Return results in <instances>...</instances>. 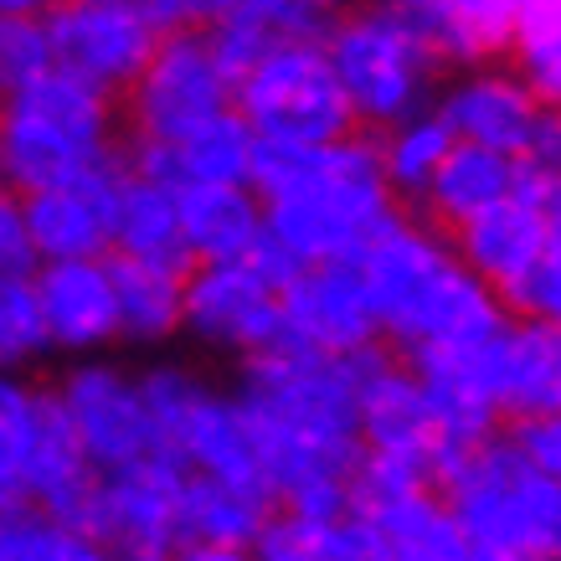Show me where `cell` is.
Instances as JSON below:
<instances>
[{"mask_svg": "<svg viewBox=\"0 0 561 561\" xmlns=\"http://www.w3.org/2000/svg\"><path fill=\"white\" fill-rule=\"evenodd\" d=\"M324 57L341 78V93L351 103L356 124H381L387 129V124L408 119L412 108H423L433 57L387 5L351 11V16L341 11V21L324 36Z\"/></svg>", "mask_w": 561, "mask_h": 561, "instance_id": "7", "label": "cell"}, {"mask_svg": "<svg viewBox=\"0 0 561 561\" xmlns=\"http://www.w3.org/2000/svg\"><path fill=\"white\" fill-rule=\"evenodd\" d=\"M99 546L51 511L16 500L0 505V561H93Z\"/></svg>", "mask_w": 561, "mask_h": 561, "instance_id": "32", "label": "cell"}, {"mask_svg": "<svg viewBox=\"0 0 561 561\" xmlns=\"http://www.w3.org/2000/svg\"><path fill=\"white\" fill-rule=\"evenodd\" d=\"M520 160H526L530 171L561 175V108H541V119H536V129H530Z\"/></svg>", "mask_w": 561, "mask_h": 561, "instance_id": "39", "label": "cell"}, {"mask_svg": "<svg viewBox=\"0 0 561 561\" xmlns=\"http://www.w3.org/2000/svg\"><path fill=\"white\" fill-rule=\"evenodd\" d=\"M541 253H551L561 263V186L546 196V248Z\"/></svg>", "mask_w": 561, "mask_h": 561, "instance_id": "40", "label": "cell"}, {"mask_svg": "<svg viewBox=\"0 0 561 561\" xmlns=\"http://www.w3.org/2000/svg\"><path fill=\"white\" fill-rule=\"evenodd\" d=\"M515 181H520V154L490 150V145H474V139H454L448 154L438 160L433 181H427L423 206L433 211V221L459 227L490 202L511 196Z\"/></svg>", "mask_w": 561, "mask_h": 561, "instance_id": "25", "label": "cell"}, {"mask_svg": "<svg viewBox=\"0 0 561 561\" xmlns=\"http://www.w3.org/2000/svg\"><path fill=\"white\" fill-rule=\"evenodd\" d=\"M124 181V154H108L103 165L68 181H51L21 196L26 227L42 257H103L114 248V202Z\"/></svg>", "mask_w": 561, "mask_h": 561, "instance_id": "14", "label": "cell"}, {"mask_svg": "<svg viewBox=\"0 0 561 561\" xmlns=\"http://www.w3.org/2000/svg\"><path fill=\"white\" fill-rule=\"evenodd\" d=\"M42 397L32 381H21L16 366H0V505H16L26 500V443H32L36 412Z\"/></svg>", "mask_w": 561, "mask_h": 561, "instance_id": "33", "label": "cell"}, {"mask_svg": "<svg viewBox=\"0 0 561 561\" xmlns=\"http://www.w3.org/2000/svg\"><path fill=\"white\" fill-rule=\"evenodd\" d=\"M257 135L248 129L238 108L227 103L202 124L181 129L175 139H135L124 165L139 175H154L165 186H196V181H248L253 175Z\"/></svg>", "mask_w": 561, "mask_h": 561, "instance_id": "17", "label": "cell"}, {"mask_svg": "<svg viewBox=\"0 0 561 561\" xmlns=\"http://www.w3.org/2000/svg\"><path fill=\"white\" fill-rule=\"evenodd\" d=\"M366 520L381 536L387 561H469L463 530L438 484H417V490L397 494L387 505H376Z\"/></svg>", "mask_w": 561, "mask_h": 561, "instance_id": "26", "label": "cell"}, {"mask_svg": "<svg viewBox=\"0 0 561 561\" xmlns=\"http://www.w3.org/2000/svg\"><path fill=\"white\" fill-rule=\"evenodd\" d=\"M124 93L139 139H175L181 129L232 103V72L221 68L206 26H181L154 36V51Z\"/></svg>", "mask_w": 561, "mask_h": 561, "instance_id": "8", "label": "cell"}, {"mask_svg": "<svg viewBox=\"0 0 561 561\" xmlns=\"http://www.w3.org/2000/svg\"><path fill=\"white\" fill-rule=\"evenodd\" d=\"M232 108L268 145H330L356 129V114L324 57V42L263 51L253 68L238 72Z\"/></svg>", "mask_w": 561, "mask_h": 561, "instance_id": "6", "label": "cell"}, {"mask_svg": "<svg viewBox=\"0 0 561 561\" xmlns=\"http://www.w3.org/2000/svg\"><path fill=\"white\" fill-rule=\"evenodd\" d=\"M36 309L47 345L57 351H99L119 335V305H114V273L103 257H42L32 268Z\"/></svg>", "mask_w": 561, "mask_h": 561, "instance_id": "16", "label": "cell"}, {"mask_svg": "<svg viewBox=\"0 0 561 561\" xmlns=\"http://www.w3.org/2000/svg\"><path fill=\"white\" fill-rule=\"evenodd\" d=\"M114 273V305H119V335L129 341H165L181 330L186 309V268L154 263V257L108 253Z\"/></svg>", "mask_w": 561, "mask_h": 561, "instance_id": "28", "label": "cell"}, {"mask_svg": "<svg viewBox=\"0 0 561 561\" xmlns=\"http://www.w3.org/2000/svg\"><path fill=\"white\" fill-rule=\"evenodd\" d=\"M341 21V0H238L221 21L206 26L221 68L238 83L242 68H253L263 51L294 47V42H324Z\"/></svg>", "mask_w": 561, "mask_h": 561, "instance_id": "19", "label": "cell"}, {"mask_svg": "<svg viewBox=\"0 0 561 561\" xmlns=\"http://www.w3.org/2000/svg\"><path fill=\"white\" fill-rule=\"evenodd\" d=\"M541 248H546V206L536 202V196H526L520 186L454 227V253H459L494 294L511 289L515 278L541 257Z\"/></svg>", "mask_w": 561, "mask_h": 561, "instance_id": "18", "label": "cell"}, {"mask_svg": "<svg viewBox=\"0 0 561 561\" xmlns=\"http://www.w3.org/2000/svg\"><path fill=\"white\" fill-rule=\"evenodd\" d=\"M232 5H238V0H196V21H202V26H211V21H221Z\"/></svg>", "mask_w": 561, "mask_h": 561, "instance_id": "41", "label": "cell"}, {"mask_svg": "<svg viewBox=\"0 0 561 561\" xmlns=\"http://www.w3.org/2000/svg\"><path fill=\"white\" fill-rule=\"evenodd\" d=\"M433 62H474L511 42L526 0H381Z\"/></svg>", "mask_w": 561, "mask_h": 561, "instance_id": "20", "label": "cell"}, {"mask_svg": "<svg viewBox=\"0 0 561 561\" xmlns=\"http://www.w3.org/2000/svg\"><path fill=\"white\" fill-rule=\"evenodd\" d=\"M47 351L32 273H0V366H26Z\"/></svg>", "mask_w": 561, "mask_h": 561, "instance_id": "34", "label": "cell"}, {"mask_svg": "<svg viewBox=\"0 0 561 561\" xmlns=\"http://www.w3.org/2000/svg\"><path fill=\"white\" fill-rule=\"evenodd\" d=\"M175 206H181V238H186L191 263L248 257L263 238V202L248 181L175 186Z\"/></svg>", "mask_w": 561, "mask_h": 561, "instance_id": "23", "label": "cell"}, {"mask_svg": "<svg viewBox=\"0 0 561 561\" xmlns=\"http://www.w3.org/2000/svg\"><path fill=\"white\" fill-rule=\"evenodd\" d=\"M515 443H520V454H526L541 474L561 479V408L557 412H530V417H520V427L511 433Z\"/></svg>", "mask_w": 561, "mask_h": 561, "instance_id": "38", "label": "cell"}, {"mask_svg": "<svg viewBox=\"0 0 561 561\" xmlns=\"http://www.w3.org/2000/svg\"><path fill=\"white\" fill-rule=\"evenodd\" d=\"M257 557L268 561H387L381 536L366 515H294V511H268L253 541Z\"/></svg>", "mask_w": 561, "mask_h": 561, "instance_id": "24", "label": "cell"}, {"mask_svg": "<svg viewBox=\"0 0 561 561\" xmlns=\"http://www.w3.org/2000/svg\"><path fill=\"white\" fill-rule=\"evenodd\" d=\"M505 47H515V78L546 108H561V0H526Z\"/></svg>", "mask_w": 561, "mask_h": 561, "instance_id": "31", "label": "cell"}, {"mask_svg": "<svg viewBox=\"0 0 561 561\" xmlns=\"http://www.w3.org/2000/svg\"><path fill=\"white\" fill-rule=\"evenodd\" d=\"M546 103L530 93L515 72H474L443 93V124L454 129V139H474L490 150L520 154L530 129L541 119Z\"/></svg>", "mask_w": 561, "mask_h": 561, "instance_id": "22", "label": "cell"}, {"mask_svg": "<svg viewBox=\"0 0 561 561\" xmlns=\"http://www.w3.org/2000/svg\"><path fill=\"white\" fill-rule=\"evenodd\" d=\"M454 145V129L443 124V114H423L412 108L408 119L387 124V139H376V154H381V175L397 202H423L427 181L438 171V160Z\"/></svg>", "mask_w": 561, "mask_h": 561, "instance_id": "30", "label": "cell"}, {"mask_svg": "<svg viewBox=\"0 0 561 561\" xmlns=\"http://www.w3.org/2000/svg\"><path fill=\"white\" fill-rule=\"evenodd\" d=\"M278 320L289 345L330 351V356L376 345L381 335L356 263H299L278 284Z\"/></svg>", "mask_w": 561, "mask_h": 561, "instance_id": "13", "label": "cell"}, {"mask_svg": "<svg viewBox=\"0 0 561 561\" xmlns=\"http://www.w3.org/2000/svg\"><path fill=\"white\" fill-rule=\"evenodd\" d=\"M381 345L345 356L278 341L248 356L238 408L253 427L257 459L268 469L273 511L345 515L351 469L360 459V376Z\"/></svg>", "mask_w": 561, "mask_h": 561, "instance_id": "1", "label": "cell"}, {"mask_svg": "<svg viewBox=\"0 0 561 561\" xmlns=\"http://www.w3.org/2000/svg\"><path fill=\"white\" fill-rule=\"evenodd\" d=\"M561 408V324L520 320L511 324V356H505V412L530 417V412Z\"/></svg>", "mask_w": 561, "mask_h": 561, "instance_id": "29", "label": "cell"}, {"mask_svg": "<svg viewBox=\"0 0 561 561\" xmlns=\"http://www.w3.org/2000/svg\"><path fill=\"white\" fill-rule=\"evenodd\" d=\"M36 268V242L26 227V206L21 191L0 186V273H32Z\"/></svg>", "mask_w": 561, "mask_h": 561, "instance_id": "37", "label": "cell"}, {"mask_svg": "<svg viewBox=\"0 0 561 561\" xmlns=\"http://www.w3.org/2000/svg\"><path fill=\"white\" fill-rule=\"evenodd\" d=\"M51 62V36L42 16H16V11H0V99L26 88L32 78H42Z\"/></svg>", "mask_w": 561, "mask_h": 561, "instance_id": "35", "label": "cell"}, {"mask_svg": "<svg viewBox=\"0 0 561 561\" xmlns=\"http://www.w3.org/2000/svg\"><path fill=\"white\" fill-rule=\"evenodd\" d=\"M248 186L263 202V227L299 263H351L397 217L376 139H356V129L330 145L257 139Z\"/></svg>", "mask_w": 561, "mask_h": 561, "instance_id": "2", "label": "cell"}, {"mask_svg": "<svg viewBox=\"0 0 561 561\" xmlns=\"http://www.w3.org/2000/svg\"><path fill=\"white\" fill-rule=\"evenodd\" d=\"M114 154V93L47 68L0 99V186L36 191L83 175Z\"/></svg>", "mask_w": 561, "mask_h": 561, "instance_id": "5", "label": "cell"}, {"mask_svg": "<svg viewBox=\"0 0 561 561\" xmlns=\"http://www.w3.org/2000/svg\"><path fill=\"white\" fill-rule=\"evenodd\" d=\"M181 324H191L202 341L227 345V351H268L284 341L278 320V284L248 257H211L186 268V309Z\"/></svg>", "mask_w": 561, "mask_h": 561, "instance_id": "12", "label": "cell"}, {"mask_svg": "<svg viewBox=\"0 0 561 561\" xmlns=\"http://www.w3.org/2000/svg\"><path fill=\"white\" fill-rule=\"evenodd\" d=\"M42 21L51 36V62L103 93H124L135 83L160 36L135 0H51Z\"/></svg>", "mask_w": 561, "mask_h": 561, "instance_id": "11", "label": "cell"}, {"mask_svg": "<svg viewBox=\"0 0 561 561\" xmlns=\"http://www.w3.org/2000/svg\"><path fill=\"white\" fill-rule=\"evenodd\" d=\"M500 299H505L520 320L561 324V263L551 253H541L520 278H515L511 289L500 294Z\"/></svg>", "mask_w": 561, "mask_h": 561, "instance_id": "36", "label": "cell"}, {"mask_svg": "<svg viewBox=\"0 0 561 561\" xmlns=\"http://www.w3.org/2000/svg\"><path fill=\"white\" fill-rule=\"evenodd\" d=\"M356 412H360V443L366 448L412 459L438 484L443 463H448V448H443L433 402H427L423 381H417V371H412L408 360H391L387 351H376V360L360 376Z\"/></svg>", "mask_w": 561, "mask_h": 561, "instance_id": "15", "label": "cell"}, {"mask_svg": "<svg viewBox=\"0 0 561 561\" xmlns=\"http://www.w3.org/2000/svg\"><path fill=\"white\" fill-rule=\"evenodd\" d=\"M181 479H186V469L175 459L99 474L78 530L99 546V557H175V494H181Z\"/></svg>", "mask_w": 561, "mask_h": 561, "instance_id": "10", "label": "cell"}, {"mask_svg": "<svg viewBox=\"0 0 561 561\" xmlns=\"http://www.w3.org/2000/svg\"><path fill=\"white\" fill-rule=\"evenodd\" d=\"M351 263L366 284L376 330L402 351L469 341L505 320V299L454 253V242H443L423 221H408L402 211Z\"/></svg>", "mask_w": 561, "mask_h": 561, "instance_id": "3", "label": "cell"}, {"mask_svg": "<svg viewBox=\"0 0 561 561\" xmlns=\"http://www.w3.org/2000/svg\"><path fill=\"white\" fill-rule=\"evenodd\" d=\"M263 515H268V505L253 500V494L232 490L221 479L186 474L181 494H175V557H196V561L248 557Z\"/></svg>", "mask_w": 561, "mask_h": 561, "instance_id": "21", "label": "cell"}, {"mask_svg": "<svg viewBox=\"0 0 561 561\" xmlns=\"http://www.w3.org/2000/svg\"><path fill=\"white\" fill-rule=\"evenodd\" d=\"M108 253L129 257H154V263H175L191 268L186 238H181V206H175V186L139 175L124 165L119 202H114V248Z\"/></svg>", "mask_w": 561, "mask_h": 561, "instance_id": "27", "label": "cell"}, {"mask_svg": "<svg viewBox=\"0 0 561 561\" xmlns=\"http://www.w3.org/2000/svg\"><path fill=\"white\" fill-rule=\"evenodd\" d=\"M57 402L68 412L72 433H78V448L93 463V474L175 459L171 448H165V438H160V427H154L150 408H145L139 381L124 376L119 366H103V360L72 366L62 376V387H57Z\"/></svg>", "mask_w": 561, "mask_h": 561, "instance_id": "9", "label": "cell"}, {"mask_svg": "<svg viewBox=\"0 0 561 561\" xmlns=\"http://www.w3.org/2000/svg\"><path fill=\"white\" fill-rule=\"evenodd\" d=\"M469 561H561V479L541 474L515 438H484L438 479Z\"/></svg>", "mask_w": 561, "mask_h": 561, "instance_id": "4", "label": "cell"}]
</instances>
